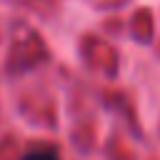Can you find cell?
<instances>
[{
	"mask_svg": "<svg viewBox=\"0 0 160 160\" xmlns=\"http://www.w3.org/2000/svg\"><path fill=\"white\" fill-rule=\"evenodd\" d=\"M20 160H60V155L55 150H50V148H35V150L25 152Z\"/></svg>",
	"mask_w": 160,
	"mask_h": 160,
	"instance_id": "obj_1",
	"label": "cell"
}]
</instances>
